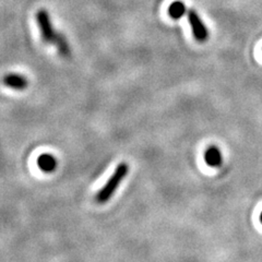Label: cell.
<instances>
[{"mask_svg":"<svg viewBox=\"0 0 262 262\" xmlns=\"http://www.w3.org/2000/svg\"><path fill=\"white\" fill-rule=\"evenodd\" d=\"M128 165L126 163H120L119 165L115 169L113 175L111 178L107 180V183L104 185L102 189L97 192L96 194V201L100 203H105L107 202L112 195L115 193V191L117 190V188L119 187L120 183L125 179V177L128 174Z\"/></svg>","mask_w":262,"mask_h":262,"instance_id":"1","label":"cell"},{"mask_svg":"<svg viewBox=\"0 0 262 262\" xmlns=\"http://www.w3.org/2000/svg\"><path fill=\"white\" fill-rule=\"evenodd\" d=\"M36 21L38 24L40 36H42L43 42H45L46 44L54 45L55 38H56L57 33L58 32H56L54 30L48 12L44 9L38 10L36 13Z\"/></svg>","mask_w":262,"mask_h":262,"instance_id":"2","label":"cell"},{"mask_svg":"<svg viewBox=\"0 0 262 262\" xmlns=\"http://www.w3.org/2000/svg\"><path fill=\"white\" fill-rule=\"evenodd\" d=\"M188 20H189L194 38L196 40H199V42H204V40H207L209 37L208 29L195 10L193 9L189 10V12H188Z\"/></svg>","mask_w":262,"mask_h":262,"instance_id":"3","label":"cell"},{"mask_svg":"<svg viewBox=\"0 0 262 262\" xmlns=\"http://www.w3.org/2000/svg\"><path fill=\"white\" fill-rule=\"evenodd\" d=\"M5 84L14 90H24L27 89L29 82L26 77H23L18 73H10V75H7L4 79Z\"/></svg>","mask_w":262,"mask_h":262,"instance_id":"4","label":"cell"},{"mask_svg":"<svg viewBox=\"0 0 262 262\" xmlns=\"http://www.w3.org/2000/svg\"><path fill=\"white\" fill-rule=\"evenodd\" d=\"M204 159H206L208 165L212 167H217L222 164V154H221L220 150L214 145L210 146L207 150L206 155H204Z\"/></svg>","mask_w":262,"mask_h":262,"instance_id":"5","label":"cell"},{"mask_svg":"<svg viewBox=\"0 0 262 262\" xmlns=\"http://www.w3.org/2000/svg\"><path fill=\"white\" fill-rule=\"evenodd\" d=\"M54 45L56 46L58 53L62 57H64V58H68V57H70V55H71V48L69 46V43H68L67 38L64 37V35L62 34V33H57V36L55 38Z\"/></svg>","mask_w":262,"mask_h":262,"instance_id":"6","label":"cell"},{"mask_svg":"<svg viewBox=\"0 0 262 262\" xmlns=\"http://www.w3.org/2000/svg\"><path fill=\"white\" fill-rule=\"evenodd\" d=\"M186 11V6L182 2H175L168 8V14L170 15V18L174 20H179L180 18H183Z\"/></svg>","mask_w":262,"mask_h":262,"instance_id":"7","label":"cell"},{"mask_svg":"<svg viewBox=\"0 0 262 262\" xmlns=\"http://www.w3.org/2000/svg\"><path fill=\"white\" fill-rule=\"evenodd\" d=\"M38 165L42 169H44L46 171H51L56 166V160L54 157H52L51 154L40 155L38 159Z\"/></svg>","mask_w":262,"mask_h":262,"instance_id":"8","label":"cell"},{"mask_svg":"<svg viewBox=\"0 0 262 262\" xmlns=\"http://www.w3.org/2000/svg\"><path fill=\"white\" fill-rule=\"evenodd\" d=\"M260 222L262 223V212H261V214H260Z\"/></svg>","mask_w":262,"mask_h":262,"instance_id":"9","label":"cell"}]
</instances>
